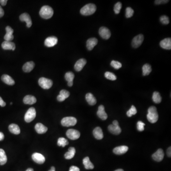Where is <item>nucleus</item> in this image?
<instances>
[{
	"label": "nucleus",
	"instance_id": "f257e3e1",
	"mask_svg": "<svg viewBox=\"0 0 171 171\" xmlns=\"http://www.w3.org/2000/svg\"><path fill=\"white\" fill-rule=\"evenodd\" d=\"M147 118L149 122L153 124L156 123L158 119V114L157 109L155 106H152L148 109Z\"/></svg>",
	"mask_w": 171,
	"mask_h": 171
},
{
	"label": "nucleus",
	"instance_id": "f03ea898",
	"mask_svg": "<svg viewBox=\"0 0 171 171\" xmlns=\"http://www.w3.org/2000/svg\"><path fill=\"white\" fill-rule=\"evenodd\" d=\"M39 14L40 16L43 19H49L52 17L54 11L52 7L49 6L45 5L40 9Z\"/></svg>",
	"mask_w": 171,
	"mask_h": 171
},
{
	"label": "nucleus",
	"instance_id": "7ed1b4c3",
	"mask_svg": "<svg viewBox=\"0 0 171 171\" xmlns=\"http://www.w3.org/2000/svg\"><path fill=\"white\" fill-rule=\"evenodd\" d=\"M96 5L93 4H89L83 6L81 10V14L84 16L91 15L96 11Z\"/></svg>",
	"mask_w": 171,
	"mask_h": 171
},
{
	"label": "nucleus",
	"instance_id": "20e7f679",
	"mask_svg": "<svg viewBox=\"0 0 171 171\" xmlns=\"http://www.w3.org/2000/svg\"><path fill=\"white\" fill-rule=\"evenodd\" d=\"M38 83L40 87H42L44 90H48L50 87H52L53 85V82L52 80L43 77L40 78Z\"/></svg>",
	"mask_w": 171,
	"mask_h": 171
},
{
	"label": "nucleus",
	"instance_id": "39448f33",
	"mask_svg": "<svg viewBox=\"0 0 171 171\" xmlns=\"http://www.w3.org/2000/svg\"><path fill=\"white\" fill-rule=\"evenodd\" d=\"M36 110L34 107H30L25 115V121L27 123H30L35 118H36Z\"/></svg>",
	"mask_w": 171,
	"mask_h": 171
},
{
	"label": "nucleus",
	"instance_id": "423d86ee",
	"mask_svg": "<svg viewBox=\"0 0 171 171\" xmlns=\"http://www.w3.org/2000/svg\"><path fill=\"white\" fill-rule=\"evenodd\" d=\"M77 123V120L74 117L72 116H68L65 117L62 120L61 123L63 126H74Z\"/></svg>",
	"mask_w": 171,
	"mask_h": 171
},
{
	"label": "nucleus",
	"instance_id": "0eeeda50",
	"mask_svg": "<svg viewBox=\"0 0 171 171\" xmlns=\"http://www.w3.org/2000/svg\"><path fill=\"white\" fill-rule=\"evenodd\" d=\"M67 137L71 140H76L80 138L81 134L80 132L77 130L73 129H69L66 132Z\"/></svg>",
	"mask_w": 171,
	"mask_h": 171
},
{
	"label": "nucleus",
	"instance_id": "6e6552de",
	"mask_svg": "<svg viewBox=\"0 0 171 171\" xmlns=\"http://www.w3.org/2000/svg\"><path fill=\"white\" fill-rule=\"evenodd\" d=\"M144 37L143 35L139 34L134 38L132 42V45L134 48L140 47L143 42Z\"/></svg>",
	"mask_w": 171,
	"mask_h": 171
},
{
	"label": "nucleus",
	"instance_id": "1a4fd4ad",
	"mask_svg": "<svg viewBox=\"0 0 171 171\" xmlns=\"http://www.w3.org/2000/svg\"><path fill=\"white\" fill-rule=\"evenodd\" d=\"M99 34L103 39L108 40L111 36L110 31L106 27H101L99 30Z\"/></svg>",
	"mask_w": 171,
	"mask_h": 171
},
{
	"label": "nucleus",
	"instance_id": "9d476101",
	"mask_svg": "<svg viewBox=\"0 0 171 171\" xmlns=\"http://www.w3.org/2000/svg\"><path fill=\"white\" fill-rule=\"evenodd\" d=\"M32 159L35 162L39 164H43L45 161V157L38 153H35L32 155Z\"/></svg>",
	"mask_w": 171,
	"mask_h": 171
},
{
	"label": "nucleus",
	"instance_id": "9b49d317",
	"mask_svg": "<svg viewBox=\"0 0 171 171\" xmlns=\"http://www.w3.org/2000/svg\"><path fill=\"white\" fill-rule=\"evenodd\" d=\"M58 39L57 37L54 36L48 37L45 40L44 44L45 46L47 47H52L55 46L58 43Z\"/></svg>",
	"mask_w": 171,
	"mask_h": 171
},
{
	"label": "nucleus",
	"instance_id": "f8f14e48",
	"mask_svg": "<svg viewBox=\"0 0 171 171\" xmlns=\"http://www.w3.org/2000/svg\"><path fill=\"white\" fill-rule=\"evenodd\" d=\"M20 19L21 21H25L26 23V26L28 28H30L32 25V21L30 16L27 13L21 14L20 16Z\"/></svg>",
	"mask_w": 171,
	"mask_h": 171
},
{
	"label": "nucleus",
	"instance_id": "ddd939ff",
	"mask_svg": "<svg viewBox=\"0 0 171 171\" xmlns=\"http://www.w3.org/2000/svg\"><path fill=\"white\" fill-rule=\"evenodd\" d=\"M164 152L162 149H159L152 156V158L154 161L157 162H160L162 161L164 157Z\"/></svg>",
	"mask_w": 171,
	"mask_h": 171
},
{
	"label": "nucleus",
	"instance_id": "4468645a",
	"mask_svg": "<svg viewBox=\"0 0 171 171\" xmlns=\"http://www.w3.org/2000/svg\"><path fill=\"white\" fill-rule=\"evenodd\" d=\"M6 33L5 35L4 39L6 41L11 42V40H13L14 38V35H13L14 30L12 29V28L10 26H7L6 27Z\"/></svg>",
	"mask_w": 171,
	"mask_h": 171
},
{
	"label": "nucleus",
	"instance_id": "2eb2a0df",
	"mask_svg": "<svg viewBox=\"0 0 171 171\" xmlns=\"http://www.w3.org/2000/svg\"><path fill=\"white\" fill-rule=\"evenodd\" d=\"M87 63V61L84 59H81L76 62L74 65V68L77 71H80L83 69Z\"/></svg>",
	"mask_w": 171,
	"mask_h": 171
},
{
	"label": "nucleus",
	"instance_id": "dca6fc26",
	"mask_svg": "<svg viewBox=\"0 0 171 171\" xmlns=\"http://www.w3.org/2000/svg\"><path fill=\"white\" fill-rule=\"evenodd\" d=\"M70 93L68 91L62 90L59 92V95L57 97V100L59 102L64 101L66 99L69 97Z\"/></svg>",
	"mask_w": 171,
	"mask_h": 171
},
{
	"label": "nucleus",
	"instance_id": "f3484780",
	"mask_svg": "<svg viewBox=\"0 0 171 171\" xmlns=\"http://www.w3.org/2000/svg\"><path fill=\"white\" fill-rule=\"evenodd\" d=\"M2 49L5 50H14L16 48L14 43L6 40L2 44Z\"/></svg>",
	"mask_w": 171,
	"mask_h": 171
},
{
	"label": "nucleus",
	"instance_id": "a211bd4d",
	"mask_svg": "<svg viewBox=\"0 0 171 171\" xmlns=\"http://www.w3.org/2000/svg\"><path fill=\"white\" fill-rule=\"evenodd\" d=\"M98 40L96 38H90L87 40V48L89 50H91L93 49L94 47L97 45Z\"/></svg>",
	"mask_w": 171,
	"mask_h": 171
},
{
	"label": "nucleus",
	"instance_id": "6ab92c4d",
	"mask_svg": "<svg viewBox=\"0 0 171 171\" xmlns=\"http://www.w3.org/2000/svg\"><path fill=\"white\" fill-rule=\"evenodd\" d=\"M128 147L127 146L122 145L115 148L113 150V152L115 154L120 155L125 154L128 152Z\"/></svg>",
	"mask_w": 171,
	"mask_h": 171
},
{
	"label": "nucleus",
	"instance_id": "aec40b11",
	"mask_svg": "<svg viewBox=\"0 0 171 171\" xmlns=\"http://www.w3.org/2000/svg\"><path fill=\"white\" fill-rule=\"evenodd\" d=\"M97 115L99 118L103 120H105L107 119V115L105 111L104 106L100 105L99 106L97 112Z\"/></svg>",
	"mask_w": 171,
	"mask_h": 171
},
{
	"label": "nucleus",
	"instance_id": "412c9836",
	"mask_svg": "<svg viewBox=\"0 0 171 171\" xmlns=\"http://www.w3.org/2000/svg\"><path fill=\"white\" fill-rule=\"evenodd\" d=\"M160 45L163 49H171V39L166 38L161 40Z\"/></svg>",
	"mask_w": 171,
	"mask_h": 171
},
{
	"label": "nucleus",
	"instance_id": "4be33fe9",
	"mask_svg": "<svg viewBox=\"0 0 171 171\" xmlns=\"http://www.w3.org/2000/svg\"><path fill=\"white\" fill-rule=\"evenodd\" d=\"M75 75L72 72H68L65 75V80L68 81V85L69 87H72L73 85V80Z\"/></svg>",
	"mask_w": 171,
	"mask_h": 171
},
{
	"label": "nucleus",
	"instance_id": "5701e85b",
	"mask_svg": "<svg viewBox=\"0 0 171 171\" xmlns=\"http://www.w3.org/2000/svg\"><path fill=\"white\" fill-rule=\"evenodd\" d=\"M93 134L95 138H96L97 140H101L104 137L102 129L100 127L95 128L93 130Z\"/></svg>",
	"mask_w": 171,
	"mask_h": 171
},
{
	"label": "nucleus",
	"instance_id": "b1692460",
	"mask_svg": "<svg viewBox=\"0 0 171 171\" xmlns=\"http://www.w3.org/2000/svg\"><path fill=\"white\" fill-rule=\"evenodd\" d=\"M35 129L38 134H43L47 132L48 128L45 125L42 124V123H37L35 126Z\"/></svg>",
	"mask_w": 171,
	"mask_h": 171
},
{
	"label": "nucleus",
	"instance_id": "393cba45",
	"mask_svg": "<svg viewBox=\"0 0 171 171\" xmlns=\"http://www.w3.org/2000/svg\"><path fill=\"white\" fill-rule=\"evenodd\" d=\"M37 101L36 97L31 96V95H27L24 97V103L27 105H33L35 104Z\"/></svg>",
	"mask_w": 171,
	"mask_h": 171
},
{
	"label": "nucleus",
	"instance_id": "a878e982",
	"mask_svg": "<svg viewBox=\"0 0 171 171\" xmlns=\"http://www.w3.org/2000/svg\"><path fill=\"white\" fill-rule=\"evenodd\" d=\"M1 78L2 81L7 85L12 86L15 84L14 81L13 80V78L11 76L9 75L4 74L2 75Z\"/></svg>",
	"mask_w": 171,
	"mask_h": 171
},
{
	"label": "nucleus",
	"instance_id": "bb28decb",
	"mask_svg": "<svg viewBox=\"0 0 171 171\" xmlns=\"http://www.w3.org/2000/svg\"><path fill=\"white\" fill-rule=\"evenodd\" d=\"M110 133L113 134L118 135L120 134L121 132V128H120L119 126H115L113 124L110 125L108 127Z\"/></svg>",
	"mask_w": 171,
	"mask_h": 171
},
{
	"label": "nucleus",
	"instance_id": "cd10ccee",
	"mask_svg": "<svg viewBox=\"0 0 171 171\" xmlns=\"http://www.w3.org/2000/svg\"><path fill=\"white\" fill-rule=\"evenodd\" d=\"M86 100L90 105L94 106L96 104L97 100L93 94L90 93H87L86 95Z\"/></svg>",
	"mask_w": 171,
	"mask_h": 171
},
{
	"label": "nucleus",
	"instance_id": "c85d7f7f",
	"mask_svg": "<svg viewBox=\"0 0 171 171\" xmlns=\"http://www.w3.org/2000/svg\"><path fill=\"white\" fill-rule=\"evenodd\" d=\"M34 66L35 64L33 62H27L23 66V71L25 72H30L33 69Z\"/></svg>",
	"mask_w": 171,
	"mask_h": 171
},
{
	"label": "nucleus",
	"instance_id": "c756f323",
	"mask_svg": "<svg viewBox=\"0 0 171 171\" xmlns=\"http://www.w3.org/2000/svg\"><path fill=\"white\" fill-rule=\"evenodd\" d=\"M9 131L15 135H19L21 133L20 128L17 125L11 124L9 126Z\"/></svg>",
	"mask_w": 171,
	"mask_h": 171
},
{
	"label": "nucleus",
	"instance_id": "7c9ffc66",
	"mask_svg": "<svg viewBox=\"0 0 171 171\" xmlns=\"http://www.w3.org/2000/svg\"><path fill=\"white\" fill-rule=\"evenodd\" d=\"M76 153V150L73 147H71L68 148V151L65 154V158L66 159H71L74 157Z\"/></svg>",
	"mask_w": 171,
	"mask_h": 171
},
{
	"label": "nucleus",
	"instance_id": "2f4dec72",
	"mask_svg": "<svg viewBox=\"0 0 171 171\" xmlns=\"http://www.w3.org/2000/svg\"><path fill=\"white\" fill-rule=\"evenodd\" d=\"M83 163L85 166V168L86 169H94V166L93 163L90 161V158L86 157L83 160Z\"/></svg>",
	"mask_w": 171,
	"mask_h": 171
},
{
	"label": "nucleus",
	"instance_id": "473e14b6",
	"mask_svg": "<svg viewBox=\"0 0 171 171\" xmlns=\"http://www.w3.org/2000/svg\"><path fill=\"white\" fill-rule=\"evenodd\" d=\"M7 157L5 152L2 149H0V165L2 166L7 162Z\"/></svg>",
	"mask_w": 171,
	"mask_h": 171
},
{
	"label": "nucleus",
	"instance_id": "72a5a7b5",
	"mask_svg": "<svg viewBox=\"0 0 171 171\" xmlns=\"http://www.w3.org/2000/svg\"><path fill=\"white\" fill-rule=\"evenodd\" d=\"M143 75V76H147L152 71L151 65L148 64H145L142 67Z\"/></svg>",
	"mask_w": 171,
	"mask_h": 171
},
{
	"label": "nucleus",
	"instance_id": "f704fd0d",
	"mask_svg": "<svg viewBox=\"0 0 171 171\" xmlns=\"http://www.w3.org/2000/svg\"><path fill=\"white\" fill-rule=\"evenodd\" d=\"M152 99L154 102L156 104H159L162 101V97L160 93L156 91L154 92Z\"/></svg>",
	"mask_w": 171,
	"mask_h": 171
},
{
	"label": "nucleus",
	"instance_id": "c9c22d12",
	"mask_svg": "<svg viewBox=\"0 0 171 171\" xmlns=\"http://www.w3.org/2000/svg\"><path fill=\"white\" fill-rule=\"evenodd\" d=\"M57 144L59 147H64L66 145H68V142L65 138H60L58 140Z\"/></svg>",
	"mask_w": 171,
	"mask_h": 171
},
{
	"label": "nucleus",
	"instance_id": "e433bc0d",
	"mask_svg": "<svg viewBox=\"0 0 171 171\" xmlns=\"http://www.w3.org/2000/svg\"><path fill=\"white\" fill-rule=\"evenodd\" d=\"M105 77L107 80L110 81H116V76L113 73L107 71L105 73Z\"/></svg>",
	"mask_w": 171,
	"mask_h": 171
},
{
	"label": "nucleus",
	"instance_id": "4c0bfd02",
	"mask_svg": "<svg viewBox=\"0 0 171 171\" xmlns=\"http://www.w3.org/2000/svg\"><path fill=\"white\" fill-rule=\"evenodd\" d=\"M137 113V110L134 106H132L131 109H130L128 112H126V115L128 117H131L132 116L135 115Z\"/></svg>",
	"mask_w": 171,
	"mask_h": 171
},
{
	"label": "nucleus",
	"instance_id": "58836bf2",
	"mask_svg": "<svg viewBox=\"0 0 171 171\" xmlns=\"http://www.w3.org/2000/svg\"><path fill=\"white\" fill-rule=\"evenodd\" d=\"M134 14V11L131 7H127L125 10V17L127 18H131Z\"/></svg>",
	"mask_w": 171,
	"mask_h": 171
},
{
	"label": "nucleus",
	"instance_id": "ea45409f",
	"mask_svg": "<svg viewBox=\"0 0 171 171\" xmlns=\"http://www.w3.org/2000/svg\"><path fill=\"white\" fill-rule=\"evenodd\" d=\"M111 66L115 69H119L122 67V64L118 61H112L111 62Z\"/></svg>",
	"mask_w": 171,
	"mask_h": 171
},
{
	"label": "nucleus",
	"instance_id": "a19ab883",
	"mask_svg": "<svg viewBox=\"0 0 171 171\" xmlns=\"http://www.w3.org/2000/svg\"><path fill=\"white\" fill-rule=\"evenodd\" d=\"M122 5L120 2H118L114 6V11L116 14H119L122 8Z\"/></svg>",
	"mask_w": 171,
	"mask_h": 171
},
{
	"label": "nucleus",
	"instance_id": "79ce46f5",
	"mask_svg": "<svg viewBox=\"0 0 171 171\" xmlns=\"http://www.w3.org/2000/svg\"><path fill=\"white\" fill-rule=\"evenodd\" d=\"M160 21L162 24L164 25L168 24H169V18L166 15L162 16L160 17Z\"/></svg>",
	"mask_w": 171,
	"mask_h": 171
},
{
	"label": "nucleus",
	"instance_id": "37998d69",
	"mask_svg": "<svg viewBox=\"0 0 171 171\" xmlns=\"http://www.w3.org/2000/svg\"><path fill=\"white\" fill-rule=\"evenodd\" d=\"M145 125V124L142 121H138L137 123V128L138 130L140 132L143 131L144 129V126Z\"/></svg>",
	"mask_w": 171,
	"mask_h": 171
},
{
	"label": "nucleus",
	"instance_id": "c03bdc74",
	"mask_svg": "<svg viewBox=\"0 0 171 171\" xmlns=\"http://www.w3.org/2000/svg\"><path fill=\"white\" fill-rule=\"evenodd\" d=\"M169 2L168 0H156L154 3L156 5H161V4H166Z\"/></svg>",
	"mask_w": 171,
	"mask_h": 171
},
{
	"label": "nucleus",
	"instance_id": "a18cd8bd",
	"mask_svg": "<svg viewBox=\"0 0 171 171\" xmlns=\"http://www.w3.org/2000/svg\"><path fill=\"white\" fill-rule=\"evenodd\" d=\"M69 171H80V168L75 166H72L69 168Z\"/></svg>",
	"mask_w": 171,
	"mask_h": 171
},
{
	"label": "nucleus",
	"instance_id": "49530a36",
	"mask_svg": "<svg viewBox=\"0 0 171 171\" xmlns=\"http://www.w3.org/2000/svg\"><path fill=\"white\" fill-rule=\"evenodd\" d=\"M6 103L3 100L2 98L1 97H0V106H2V107H4V106H5Z\"/></svg>",
	"mask_w": 171,
	"mask_h": 171
},
{
	"label": "nucleus",
	"instance_id": "de8ad7c7",
	"mask_svg": "<svg viewBox=\"0 0 171 171\" xmlns=\"http://www.w3.org/2000/svg\"><path fill=\"white\" fill-rule=\"evenodd\" d=\"M4 14H5V11H4V10L2 9V8L1 6H0V18L3 17Z\"/></svg>",
	"mask_w": 171,
	"mask_h": 171
},
{
	"label": "nucleus",
	"instance_id": "09e8293b",
	"mask_svg": "<svg viewBox=\"0 0 171 171\" xmlns=\"http://www.w3.org/2000/svg\"><path fill=\"white\" fill-rule=\"evenodd\" d=\"M7 0H1L0 1V4L2 6H5L7 4Z\"/></svg>",
	"mask_w": 171,
	"mask_h": 171
},
{
	"label": "nucleus",
	"instance_id": "8fccbe9b",
	"mask_svg": "<svg viewBox=\"0 0 171 171\" xmlns=\"http://www.w3.org/2000/svg\"><path fill=\"white\" fill-rule=\"evenodd\" d=\"M171 147L168 148L167 149V156L169 157H171Z\"/></svg>",
	"mask_w": 171,
	"mask_h": 171
},
{
	"label": "nucleus",
	"instance_id": "3c124183",
	"mask_svg": "<svg viewBox=\"0 0 171 171\" xmlns=\"http://www.w3.org/2000/svg\"><path fill=\"white\" fill-rule=\"evenodd\" d=\"M5 138V135L2 132H0V141H2Z\"/></svg>",
	"mask_w": 171,
	"mask_h": 171
},
{
	"label": "nucleus",
	"instance_id": "603ef678",
	"mask_svg": "<svg viewBox=\"0 0 171 171\" xmlns=\"http://www.w3.org/2000/svg\"><path fill=\"white\" fill-rule=\"evenodd\" d=\"M113 125L115 126H119V122L117 120H114L113 122Z\"/></svg>",
	"mask_w": 171,
	"mask_h": 171
},
{
	"label": "nucleus",
	"instance_id": "864d4df0",
	"mask_svg": "<svg viewBox=\"0 0 171 171\" xmlns=\"http://www.w3.org/2000/svg\"><path fill=\"white\" fill-rule=\"evenodd\" d=\"M49 171H55V168L54 166H52L50 170Z\"/></svg>",
	"mask_w": 171,
	"mask_h": 171
},
{
	"label": "nucleus",
	"instance_id": "5fc2aeb1",
	"mask_svg": "<svg viewBox=\"0 0 171 171\" xmlns=\"http://www.w3.org/2000/svg\"><path fill=\"white\" fill-rule=\"evenodd\" d=\"M26 171H34V170L33 168H28V169H27Z\"/></svg>",
	"mask_w": 171,
	"mask_h": 171
},
{
	"label": "nucleus",
	"instance_id": "6e6d98bb",
	"mask_svg": "<svg viewBox=\"0 0 171 171\" xmlns=\"http://www.w3.org/2000/svg\"><path fill=\"white\" fill-rule=\"evenodd\" d=\"M115 171H124V170H123V169H118V170H115Z\"/></svg>",
	"mask_w": 171,
	"mask_h": 171
},
{
	"label": "nucleus",
	"instance_id": "4d7b16f0",
	"mask_svg": "<svg viewBox=\"0 0 171 171\" xmlns=\"http://www.w3.org/2000/svg\"><path fill=\"white\" fill-rule=\"evenodd\" d=\"M12 102H11V105H12Z\"/></svg>",
	"mask_w": 171,
	"mask_h": 171
},
{
	"label": "nucleus",
	"instance_id": "13d9d810",
	"mask_svg": "<svg viewBox=\"0 0 171 171\" xmlns=\"http://www.w3.org/2000/svg\"></svg>",
	"mask_w": 171,
	"mask_h": 171
}]
</instances>
